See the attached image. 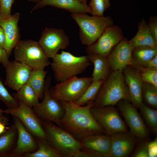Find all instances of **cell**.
Instances as JSON below:
<instances>
[{
    "label": "cell",
    "instance_id": "d590c367",
    "mask_svg": "<svg viewBox=\"0 0 157 157\" xmlns=\"http://www.w3.org/2000/svg\"><path fill=\"white\" fill-rule=\"evenodd\" d=\"M148 142L141 144L135 151L132 156L134 157H148L147 145Z\"/></svg>",
    "mask_w": 157,
    "mask_h": 157
},
{
    "label": "cell",
    "instance_id": "8d00e7d4",
    "mask_svg": "<svg viewBox=\"0 0 157 157\" xmlns=\"http://www.w3.org/2000/svg\"><path fill=\"white\" fill-rule=\"evenodd\" d=\"M148 24L154 39L157 43V18L156 17H151L150 18Z\"/></svg>",
    "mask_w": 157,
    "mask_h": 157
},
{
    "label": "cell",
    "instance_id": "3957f363",
    "mask_svg": "<svg viewBox=\"0 0 157 157\" xmlns=\"http://www.w3.org/2000/svg\"><path fill=\"white\" fill-rule=\"evenodd\" d=\"M52 59L50 65L58 83L83 73L90 65L87 55L77 56L64 51L57 53Z\"/></svg>",
    "mask_w": 157,
    "mask_h": 157
},
{
    "label": "cell",
    "instance_id": "e575fe53",
    "mask_svg": "<svg viewBox=\"0 0 157 157\" xmlns=\"http://www.w3.org/2000/svg\"><path fill=\"white\" fill-rule=\"evenodd\" d=\"M14 0H0V19L7 18L11 15V8Z\"/></svg>",
    "mask_w": 157,
    "mask_h": 157
},
{
    "label": "cell",
    "instance_id": "83f0119b",
    "mask_svg": "<svg viewBox=\"0 0 157 157\" xmlns=\"http://www.w3.org/2000/svg\"><path fill=\"white\" fill-rule=\"evenodd\" d=\"M14 96L19 101L31 108L39 103V98L27 82L17 91Z\"/></svg>",
    "mask_w": 157,
    "mask_h": 157
},
{
    "label": "cell",
    "instance_id": "ba28073f",
    "mask_svg": "<svg viewBox=\"0 0 157 157\" xmlns=\"http://www.w3.org/2000/svg\"><path fill=\"white\" fill-rule=\"evenodd\" d=\"M51 78L45 81L42 101L33 108V110L38 117L44 120L51 122L60 127V121L64 113V109L60 102L53 97L49 92Z\"/></svg>",
    "mask_w": 157,
    "mask_h": 157
},
{
    "label": "cell",
    "instance_id": "836d02e7",
    "mask_svg": "<svg viewBox=\"0 0 157 157\" xmlns=\"http://www.w3.org/2000/svg\"><path fill=\"white\" fill-rule=\"evenodd\" d=\"M135 68L139 71L143 83L151 84L157 87V70L148 69L146 67H138Z\"/></svg>",
    "mask_w": 157,
    "mask_h": 157
},
{
    "label": "cell",
    "instance_id": "4dcf8cb0",
    "mask_svg": "<svg viewBox=\"0 0 157 157\" xmlns=\"http://www.w3.org/2000/svg\"><path fill=\"white\" fill-rule=\"evenodd\" d=\"M142 99L144 104L155 109L157 108V87L151 84L143 83Z\"/></svg>",
    "mask_w": 157,
    "mask_h": 157
},
{
    "label": "cell",
    "instance_id": "8fae6325",
    "mask_svg": "<svg viewBox=\"0 0 157 157\" xmlns=\"http://www.w3.org/2000/svg\"><path fill=\"white\" fill-rule=\"evenodd\" d=\"M121 29L113 24L105 30L99 38L92 44L87 46V54H95L107 57L115 46L124 39Z\"/></svg>",
    "mask_w": 157,
    "mask_h": 157
},
{
    "label": "cell",
    "instance_id": "7c38bea8",
    "mask_svg": "<svg viewBox=\"0 0 157 157\" xmlns=\"http://www.w3.org/2000/svg\"><path fill=\"white\" fill-rule=\"evenodd\" d=\"M19 101L17 107L8 108L4 113L17 118L26 129L36 138L46 139L45 133L40 121L32 108Z\"/></svg>",
    "mask_w": 157,
    "mask_h": 157
},
{
    "label": "cell",
    "instance_id": "f6af8a7d",
    "mask_svg": "<svg viewBox=\"0 0 157 157\" xmlns=\"http://www.w3.org/2000/svg\"><path fill=\"white\" fill-rule=\"evenodd\" d=\"M81 2H82L83 3L85 4H87V2L88 0H79Z\"/></svg>",
    "mask_w": 157,
    "mask_h": 157
},
{
    "label": "cell",
    "instance_id": "603a6c76",
    "mask_svg": "<svg viewBox=\"0 0 157 157\" xmlns=\"http://www.w3.org/2000/svg\"><path fill=\"white\" fill-rule=\"evenodd\" d=\"M90 62L94 65V69L91 76L92 81H104L110 73V68L107 57L95 54H87Z\"/></svg>",
    "mask_w": 157,
    "mask_h": 157
},
{
    "label": "cell",
    "instance_id": "9c48e42d",
    "mask_svg": "<svg viewBox=\"0 0 157 157\" xmlns=\"http://www.w3.org/2000/svg\"><path fill=\"white\" fill-rule=\"evenodd\" d=\"M90 111L105 134L110 136L118 132L128 131L125 123L119 114L117 108L114 106L101 108L92 107Z\"/></svg>",
    "mask_w": 157,
    "mask_h": 157
},
{
    "label": "cell",
    "instance_id": "ee69618b",
    "mask_svg": "<svg viewBox=\"0 0 157 157\" xmlns=\"http://www.w3.org/2000/svg\"><path fill=\"white\" fill-rule=\"evenodd\" d=\"M4 113V110L2 109L0 105V117L3 116V114Z\"/></svg>",
    "mask_w": 157,
    "mask_h": 157
},
{
    "label": "cell",
    "instance_id": "30bf717a",
    "mask_svg": "<svg viewBox=\"0 0 157 157\" xmlns=\"http://www.w3.org/2000/svg\"><path fill=\"white\" fill-rule=\"evenodd\" d=\"M116 105L129 128V132L139 139L148 137V129L137 108L126 99L120 100Z\"/></svg>",
    "mask_w": 157,
    "mask_h": 157
},
{
    "label": "cell",
    "instance_id": "d6a6232c",
    "mask_svg": "<svg viewBox=\"0 0 157 157\" xmlns=\"http://www.w3.org/2000/svg\"><path fill=\"white\" fill-rule=\"evenodd\" d=\"M0 101L3 102L8 108H15L19 104V101L10 94L0 79Z\"/></svg>",
    "mask_w": 157,
    "mask_h": 157
},
{
    "label": "cell",
    "instance_id": "ab89813d",
    "mask_svg": "<svg viewBox=\"0 0 157 157\" xmlns=\"http://www.w3.org/2000/svg\"><path fill=\"white\" fill-rule=\"evenodd\" d=\"M8 119L4 116L0 117V135L4 133L8 127L6 126Z\"/></svg>",
    "mask_w": 157,
    "mask_h": 157
},
{
    "label": "cell",
    "instance_id": "1f68e13d",
    "mask_svg": "<svg viewBox=\"0 0 157 157\" xmlns=\"http://www.w3.org/2000/svg\"><path fill=\"white\" fill-rule=\"evenodd\" d=\"M88 6L92 15L102 16L111 4L110 0H90Z\"/></svg>",
    "mask_w": 157,
    "mask_h": 157
},
{
    "label": "cell",
    "instance_id": "cb8c5ba5",
    "mask_svg": "<svg viewBox=\"0 0 157 157\" xmlns=\"http://www.w3.org/2000/svg\"><path fill=\"white\" fill-rule=\"evenodd\" d=\"M157 55V47L141 46L133 49L132 63L131 66L136 68L146 67L149 62Z\"/></svg>",
    "mask_w": 157,
    "mask_h": 157
},
{
    "label": "cell",
    "instance_id": "8992f818",
    "mask_svg": "<svg viewBox=\"0 0 157 157\" xmlns=\"http://www.w3.org/2000/svg\"><path fill=\"white\" fill-rule=\"evenodd\" d=\"M13 52L15 60L24 63L33 69H44L51 64L38 42L19 40L13 49Z\"/></svg>",
    "mask_w": 157,
    "mask_h": 157
},
{
    "label": "cell",
    "instance_id": "4316f807",
    "mask_svg": "<svg viewBox=\"0 0 157 157\" xmlns=\"http://www.w3.org/2000/svg\"><path fill=\"white\" fill-rule=\"evenodd\" d=\"M38 146L35 151L25 154L26 157H63L57 150L53 147L45 138H36Z\"/></svg>",
    "mask_w": 157,
    "mask_h": 157
},
{
    "label": "cell",
    "instance_id": "4fadbf2b",
    "mask_svg": "<svg viewBox=\"0 0 157 157\" xmlns=\"http://www.w3.org/2000/svg\"><path fill=\"white\" fill-rule=\"evenodd\" d=\"M38 42L47 57L52 58L60 50L66 48L69 44V38L64 31L54 28H45Z\"/></svg>",
    "mask_w": 157,
    "mask_h": 157
},
{
    "label": "cell",
    "instance_id": "60d3db41",
    "mask_svg": "<svg viewBox=\"0 0 157 157\" xmlns=\"http://www.w3.org/2000/svg\"><path fill=\"white\" fill-rule=\"evenodd\" d=\"M146 67L148 69L157 70V55L149 62Z\"/></svg>",
    "mask_w": 157,
    "mask_h": 157
},
{
    "label": "cell",
    "instance_id": "ac0fdd59",
    "mask_svg": "<svg viewBox=\"0 0 157 157\" xmlns=\"http://www.w3.org/2000/svg\"><path fill=\"white\" fill-rule=\"evenodd\" d=\"M110 136V157L128 156L137 142V138L128 131L118 132Z\"/></svg>",
    "mask_w": 157,
    "mask_h": 157
},
{
    "label": "cell",
    "instance_id": "e0dca14e",
    "mask_svg": "<svg viewBox=\"0 0 157 157\" xmlns=\"http://www.w3.org/2000/svg\"><path fill=\"white\" fill-rule=\"evenodd\" d=\"M133 48L129 40L124 39L117 44L107 57L108 62L113 71L122 70L132 63Z\"/></svg>",
    "mask_w": 157,
    "mask_h": 157
},
{
    "label": "cell",
    "instance_id": "b9f144b4",
    "mask_svg": "<svg viewBox=\"0 0 157 157\" xmlns=\"http://www.w3.org/2000/svg\"><path fill=\"white\" fill-rule=\"evenodd\" d=\"M6 37L4 31L0 26V46L4 48L6 42Z\"/></svg>",
    "mask_w": 157,
    "mask_h": 157
},
{
    "label": "cell",
    "instance_id": "6da1fadb",
    "mask_svg": "<svg viewBox=\"0 0 157 157\" xmlns=\"http://www.w3.org/2000/svg\"><path fill=\"white\" fill-rule=\"evenodd\" d=\"M64 110L60 127L80 140L88 136L105 133L90 111L94 101L84 106L74 102L59 101Z\"/></svg>",
    "mask_w": 157,
    "mask_h": 157
},
{
    "label": "cell",
    "instance_id": "f1b7e54d",
    "mask_svg": "<svg viewBox=\"0 0 157 157\" xmlns=\"http://www.w3.org/2000/svg\"><path fill=\"white\" fill-rule=\"evenodd\" d=\"M139 109L140 114L147 127L154 134L157 132V110L147 106L143 102Z\"/></svg>",
    "mask_w": 157,
    "mask_h": 157
},
{
    "label": "cell",
    "instance_id": "ffe728a7",
    "mask_svg": "<svg viewBox=\"0 0 157 157\" xmlns=\"http://www.w3.org/2000/svg\"><path fill=\"white\" fill-rule=\"evenodd\" d=\"M20 15L17 13L8 17L0 19V26L3 29L6 37L4 48L8 56L20 40V34L18 23Z\"/></svg>",
    "mask_w": 157,
    "mask_h": 157
},
{
    "label": "cell",
    "instance_id": "bcb514c9",
    "mask_svg": "<svg viewBox=\"0 0 157 157\" xmlns=\"http://www.w3.org/2000/svg\"><path fill=\"white\" fill-rule=\"evenodd\" d=\"M30 1H39L40 0H29Z\"/></svg>",
    "mask_w": 157,
    "mask_h": 157
},
{
    "label": "cell",
    "instance_id": "74e56055",
    "mask_svg": "<svg viewBox=\"0 0 157 157\" xmlns=\"http://www.w3.org/2000/svg\"><path fill=\"white\" fill-rule=\"evenodd\" d=\"M147 151L148 157H156L157 156V136L154 140L148 142Z\"/></svg>",
    "mask_w": 157,
    "mask_h": 157
},
{
    "label": "cell",
    "instance_id": "52a82bcc",
    "mask_svg": "<svg viewBox=\"0 0 157 157\" xmlns=\"http://www.w3.org/2000/svg\"><path fill=\"white\" fill-rule=\"evenodd\" d=\"M92 81V77L75 76L57 84L49 89L51 95L59 101L75 102Z\"/></svg>",
    "mask_w": 157,
    "mask_h": 157
},
{
    "label": "cell",
    "instance_id": "9a60e30c",
    "mask_svg": "<svg viewBox=\"0 0 157 157\" xmlns=\"http://www.w3.org/2000/svg\"><path fill=\"white\" fill-rule=\"evenodd\" d=\"M125 82L128 91V100L136 108L143 103L142 89L143 82L138 70L129 66L122 70Z\"/></svg>",
    "mask_w": 157,
    "mask_h": 157
},
{
    "label": "cell",
    "instance_id": "d6986e66",
    "mask_svg": "<svg viewBox=\"0 0 157 157\" xmlns=\"http://www.w3.org/2000/svg\"><path fill=\"white\" fill-rule=\"evenodd\" d=\"M13 119L17 131V140L16 147L8 157H20L36 151L38 149L36 142L21 121L15 117H13Z\"/></svg>",
    "mask_w": 157,
    "mask_h": 157
},
{
    "label": "cell",
    "instance_id": "7402d4cb",
    "mask_svg": "<svg viewBox=\"0 0 157 157\" xmlns=\"http://www.w3.org/2000/svg\"><path fill=\"white\" fill-rule=\"evenodd\" d=\"M138 31L135 35L129 42L134 48L141 46L157 47V43L154 39L147 23L142 19L138 25Z\"/></svg>",
    "mask_w": 157,
    "mask_h": 157
},
{
    "label": "cell",
    "instance_id": "7a4b0ae2",
    "mask_svg": "<svg viewBox=\"0 0 157 157\" xmlns=\"http://www.w3.org/2000/svg\"><path fill=\"white\" fill-rule=\"evenodd\" d=\"M128 91L122 70L113 71L104 81L93 107L114 106L120 100L128 99Z\"/></svg>",
    "mask_w": 157,
    "mask_h": 157
},
{
    "label": "cell",
    "instance_id": "5bb4252c",
    "mask_svg": "<svg viewBox=\"0 0 157 157\" xmlns=\"http://www.w3.org/2000/svg\"><path fill=\"white\" fill-rule=\"evenodd\" d=\"M5 68L6 78L3 84L17 92L27 82L33 69L16 60L9 61Z\"/></svg>",
    "mask_w": 157,
    "mask_h": 157
},
{
    "label": "cell",
    "instance_id": "f35d334b",
    "mask_svg": "<svg viewBox=\"0 0 157 157\" xmlns=\"http://www.w3.org/2000/svg\"><path fill=\"white\" fill-rule=\"evenodd\" d=\"M8 56L5 49L0 46V63L5 67L9 61Z\"/></svg>",
    "mask_w": 157,
    "mask_h": 157
},
{
    "label": "cell",
    "instance_id": "7bdbcfd3",
    "mask_svg": "<svg viewBox=\"0 0 157 157\" xmlns=\"http://www.w3.org/2000/svg\"><path fill=\"white\" fill-rule=\"evenodd\" d=\"M73 157H89V156L86 152L80 149L75 153Z\"/></svg>",
    "mask_w": 157,
    "mask_h": 157
},
{
    "label": "cell",
    "instance_id": "44dd1931",
    "mask_svg": "<svg viewBox=\"0 0 157 157\" xmlns=\"http://www.w3.org/2000/svg\"><path fill=\"white\" fill-rule=\"evenodd\" d=\"M47 6L65 9L71 13L91 14L88 5L83 3L79 0H40L33 7L32 10Z\"/></svg>",
    "mask_w": 157,
    "mask_h": 157
},
{
    "label": "cell",
    "instance_id": "277c9868",
    "mask_svg": "<svg viewBox=\"0 0 157 157\" xmlns=\"http://www.w3.org/2000/svg\"><path fill=\"white\" fill-rule=\"evenodd\" d=\"M71 16L79 27V37L87 46L94 43L108 27L113 25L109 16H89L85 13H72Z\"/></svg>",
    "mask_w": 157,
    "mask_h": 157
},
{
    "label": "cell",
    "instance_id": "5b68a950",
    "mask_svg": "<svg viewBox=\"0 0 157 157\" xmlns=\"http://www.w3.org/2000/svg\"><path fill=\"white\" fill-rule=\"evenodd\" d=\"M46 139L63 157H73L81 148L80 140L53 122L44 120L43 123Z\"/></svg>",
    "mask_w": 157,
    "mask_h": 157
},
{
    "label": "cell",
    "instance_id": "f546056e",
    "mask_svg": "<svg viewBox=\"0 0 157 157\" xmlns=\"http://www.w3.org/2000/svg\"><path fill=\"white\" fill-rule=\"evenodd\" d=\"M104 81H92L81 96L75 102L80 106H84L94 101Z\"/></svg>",
    "mask_w": 157,
    "mask_h": 157
},
{
    "label": "cell",
    "instance_id": "2e32d148",
    "mask_svg": "<svg viewBox=\"0 0 157 157\" xmlns=\"http://www.w3.org/2000/svg\"><path fill=\"white\" fill-rule=\"evenodd\" d=\"M81 149L89 157H110V136L105 133L90 135L80 140Z\"/></svg>",
    "mask_w": 157,
    "mask_h": 157
},
{
    "label": "cell",
    "instance_id": "484cf974",
    "mask_svg": "<svg viewBox=\"0 0 157 157\" xmlns=\"http://www.w3.org/2000/svg\"><path fill=\"white\" fill-rule=\"evenodd\" d=\"M47 73L44 69H33L27 82L39 99L43 97Z\"/></svg>",
    "mask_w": 157,
    "mask_h": 157
},
{
    "label": "cell",
    "instance_id": "d4e9b609",
    "mask_svg": "<svg viewBox=\"0 0 157 157\" xmlns=\"http://www.w3.org/2000/svg\"><path fill=\"white\" fill-rule=\"evenodd\" d=\"M17 134L14 124L8 127L6 131L0 135V157L8 156L13 149Z\"/></svg>",
    "mask_w": 157,
    "mask_h": 157
}]
</instances>
